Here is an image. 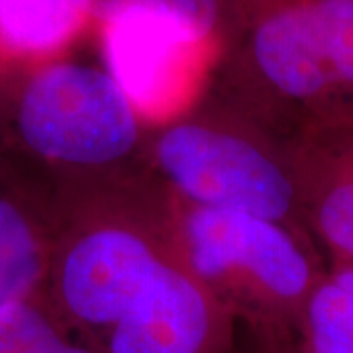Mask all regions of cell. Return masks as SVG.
I'll return each instance as SVG.
<instances>
[{
    "mask_svg": "<svg viewBox=\"0 0 353 353\" xmlns=\"http://www.w3.org/2000/svg\"><path fill=\"white\" fill-rule=\"evenodd\" d=\"M187 241L199 275L220 277L241 267L273 299L301 306L303 312L318 283L308 257L273 220L238 210L199 208L187 220Z\"/></svg>",
    "mask_w": 353,
    "mask_h": 353,
    "instance_id": "obj_4",
    "label": "cell"
},
{
    "mask_svg": "<svg viewBox=\"0 0 353 353\" xmlns=\"http://www.w3.org/2000/svg\"><path fill=\"white\" fill-rule=\"evenodd\" d=\"M87 16L85 0H0V48L46 55L69 41Z\"/></svg>",
    "mask_w": 353,
    "mask_h": 353,
    "instance_id": "obj_9",
    "label": "cell"
},
{
    "mask_svg": "<svg viewBox=\"0 0 353 353\" xmlns=\"http://www.w3.org/2000/svg\"><path fill=\"white\" fill-rule=\"evenodd\" d=\"M194 38L185 26L155 14H124L106 24L104 55L108 75L132 106L145 112L159 108L185 63Z\"/></svg>",
    "mask_w": 353,
    "mask_h": 353,
    "instance_id": "obj_7",
    "label": "cell"
},
{
    "mask_svg": "<svg viewBox=\"0 0 353 353\" xmlns=\"http://www.w3.org/2000/svg\"><path fill=\"white\" fill-rule=\"evenodd\" d=\"M214 322L201 289L159 263L110 332V353H212Z\"/></svg>",
    "mask_w": 353,
    "mask_h": 353,
    "instance_id": "obj_6",
    "label": "cell"
},
{
    "mask_svg": "<svg viewBox=\"0 0 353 353\" xmlns=\"http://www.w3.org/2000/svg\"><path fill=\"white\" fill-rule=\"evenodd\" d=\"M18 128L30 150L63 163H108L138 141L124 90L108 73L75 63L46 67L28 83Z\"/></svg>",
    "mask_w": 353,
    "mask_h": 353,
    "instance_id": "obj_1",
    "label": "cell"
},
{
    "mask_svg": "<svg viewBox=\"0 0 353 353\" xmlns=\"http://www.w3.org/2000/svg\"><path fill=\"white\" fill-rule=\"evenodd\" d=\"M253 50L267 81L310 106L314 124L353 118V0H290L259 26Z\"/></svg>",
    "mask_w": 353,
    "mask_h": 353,
    "instance_id": "obj_2",
    "label": "cell"
},
{
    "mask_svg": "<svg viewBox=\"0 0 353 353\" xmlns=\"http://www.w3.org/2000/svg\"><path fill=\"white\" fill-rule=\"evenodd\" d=\"M304 353H306V352H304Z\"/></svg>",
    "mask_w": 353,
    "mask_h": 353,
    "instance_id": "obj_14",
    "label": "cell"
},
{
    "mask_svg": "<svg viewBox=\"0 0 353 353\" xmlns=\"http://www.w3.org/2000/svg\"><path fill=\"white\" fill-rule=\"evenodd\" d=\"M0 353H92L65 336L30 299L0 310Z\"/></svg>",
    "mask_w": 353,
    "mask_h": 353,
    "instance_id": "obj_12",
    "label": "cell"
},
{
    "mask_svg": "<svg viewBox=\"0 0 353 353\" xmlns=\"http://www.w3.org/2000/svg\"><path fill=\"white\" fill-rule=\"evenodd\" d=\"M43 273V253L28 216L0 199V310L30 299Z\"/></svg>",
    "mask_w": 353,
    "mask_h": 353,
    "instance_id": "obj_11",
    "label": "cell"
},
{
    "mask_svg": "<svg viewBox=\"0 0 353 353\" xmlns=\"http://www.w3.org/2000/svg\"><path fill=\"white\" fill-rule=\"evenodd\" d=\"M306 353H353V263L318 281L303 312Z\"/></svg>",
    "mask_w": 353,
    "mask_h": 353,
    "instance_id": "obj_10",
    "label": "cell"
},
{
    "mask_svg": "<svg viewBox=\"0 0 353 353\" xmlns=\"http://www.w3.org/2000/svg\"><path fill=\"white\" fill-rule=\"evenodd\" d=\"M159 263L138 236L124 230H97L65 253L59 269L61 303L87 326H114Z\"/></svg>",
    "mask_w": 353,
    "mask_h": 353,
    "instance_id": "obj_5",
    "label": "cell"
},
{
    "mask_svg": "<svg viewBox=\"0 0 353 353\" xmlns=\"http://www.w3.org/2000/svg\"><path fill=\"white\" fill-rule=\"evenodd\" d=\"M88 16L108 24L124 14H155L185 26L202 39L218 20V0H85Z\"/></svg>",
    "mask_w": 353,
    "mask_h": 353,
    "instance_id": "obj_13",
    "label": "cell"
},
{
    "mask_svg": "<svg viewBox=\"0 0 353 353\" xmlns=\"http://www.w3.org/2000/svg\"><path fill=\"white\" fill-rule=\"evenodd\" d=\"M167 176L201 208L238 210L277 222L296 199L290 176L252 143L204 126L171 128L157 145Z\"/></svg>",
    "mask_w": 353,
    "mask_h": 353,
    "instance_id": "obj_3",
    "label": "cell"
},
{
    "mask_svg": "<svg viewBox=\"0 0 353 353\" xmlns=\"http://www.w3.org/2000/svg\"><path fill=\"white\" fill-rule=\"evenodd\" d=\"M299 190L318 236L343 263H353V118L312 126Z\"/></svg>",
    "mask_w": 353,
    "mask_h": 353,
    "instance_id": "obj_8",
    "label": "cell"
}]
</instances>
